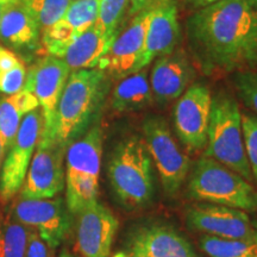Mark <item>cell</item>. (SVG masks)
Masks as SVG:
<instances>
[{
  "mask_svg": "<svg viewBox=\"0 0 257 257\" xmlns=\"http://www.w3.org/2000/svg\"><path fill=\"white\" fill-rule=\"evenodd\" d=\"M187 37L206 73L257 69V0H219L198 10Z\"/></svg>",
  "mask_w": 257,
  "mask_h": 257,
  "instance_id": "6da1fadb",
  "label": "cell"
},
{
  "mask_svg": "<svg viewBox=\"0 0 257 257\" xmlns=\"http://www.w3.org/2000/svg\"><path fill=\"white\" fill-rule=\"evenodd\" d=\"M107 76L98 68L72 70L57 105L59 142L68 147L88 130L107 93Z\"/></svg>",
  "mask_w": 257,
  "mask_h": 257,
  "instance_id": "7a4b0ae2",
  "label": "cell"
},
{
  "mask_svg": "<svg viewBox=\"0 0 257 257\" xmlns=\"http://www.w3.org/2000/svg\"><path fill=\"white\" fill-rule=\"evenodd\" d=\"M205 155L238 173L246 181L252 174L244 147L242 113L236 99L220 92L212 96Z\"/></svg>",
  "mask_w": 257,
  "mask_h": 257,
  "instance_id": "3957f363",
  "label": "cell"
},
{
  "mask_svg": "<svg viewBox=\"0 0 257 257\" xmlns=\"http://www.w3.org/2000/svg\"><path fill=\"white\" fill-rule=\"evenodd\" d=\"M108 179L114 194L125 206H144L152 200V159L142 138L131 136L114 148L108 163Z\"/></svg>",
  "mask_w": 257,
  "mask_h": 257,
  "instance_id": "277c9868",
  "label": "cell"
},
{
  "mask_svg": "<svg viewBox=\"0 0 257 257\" xmlns=\"http://www.w3.org/2000/svg\"><path fill=\"white\" fill-rule=\"evenodd\" d=\"M188 193L202 202L242 211L257 210L252 186L238 173L207 156L200 157L193 167Z\"/></svg>",
  "mask_w": 257,
  "mask_h": 257,
  "instance_id": "5b68a950",
  "label": "cell"
},
{
  "mask_svg": "<svg viewBox=\"0 0 257 257\" xmlns=\"http://www.w3.org/2000/svg\"><path fill=\"white\" fill-rule=\"evenodd\" d=\"M143 142L150 159L155 162L166 193L173 195L181 188L189 172L188 156L180 149L167 121L161 117L144 120Z\"/></svg>",
  "mask_w": 257,
  "mask_h": 257,
  "instance_id": "8992f818",
  "label": "cell"
},
{
  "mask_svg": "<svg viewBox=\"0 0 257 257\" xmlns=\"http://www.w3.org/2000/svg\"><path fill=\"white\" fill-rule=\"evenodd\" d=\"M70 73L68 64L53 55L44 56L27 73L23 89L36 96L43 115V130L40 140L56 138L57 105Z\"/></svg>",
  "mask_w": 257,
  "mask_h": 257,
  "instance_id": "52a82bcc",
  "label": "cell"
},
{
  "mask_svg": "<svg viewBox=\"0 0 257 257\" xmlns=\"http://www.w3.org/2000/svg\"><path fill=\"white\" fill-rule=\"evenodd\" d=\"M42 130L43 115L38 107L23 118L17 136L5 155L0 169V198L3 201L11 200L21 191Z\"/></svg>",
  "mask_w": 257,
  "mask_h": 257,
  "instance_id": "ba28073f",
  "label": "cell"
},
{
  "mask_svg": "<svg viewBox=\"0 0 257 257\" xmlns=\"http://www.w3.org/2000/svg\"><path fill=\"white\" fill-rule=\"evenodd\" d=\"M66 150L67 147L56 138L40 140L21 188V198L51 199L62 191L66 184Z\"/></svg>",
  "mask_w": 257,
  "mask_h": 257,
  "instance_id": "9c48e42d",
  "label": "cell"
},
{
  "mask_svg": "<svg viewBox=\"0 0 257 257\" xmlns=\"http://www.w3.org/2000/svg\"><path fill=\"white\" fill-rule=\"evenodd\" d=\"M12 217L36 231L51 249L62 244L72 227L70 212L61 198H21L15 202Z\"/></svg>",
  "mask_w": 257,
  "mask_h": 257,
  "instance_id": "30bf717a",
  "label": "cell"
},
{
  "mask_svg": "<svg viewBox=\"0 0 257 257\" xmlns=\"http://www.w3.org/2000/svg\"><path fill=\"white\" fill-rule=\"evenodd\" d=\"M212 95L207 86L194 83L176 102L173 119L176 136L191 152H199L207 144Z\"/></svg>",
  "mask_w": 257,
  "mask_h": 257,
  "instance_id": "8fae6325",
  "label": "cell"
},
{
  "mask_svg": "<svg viewBox=\"0 0 257 257\" xmlns=\"http://www.w3.org/2000/svg\"><path fill=\"white\" fill-rule=\"evenodd\" d=\"M186 219L192 230L208 236L227 239L257 236L248 214L238 208L202 202L188 207Z\"/></svg>",
  "mask_w": 257,
  "mask_h": 257,
  "instance_id": "7c38bea8",
  "label": "cell"
},
{
  "mask_svg": "<svg viewBox=\"0 0 257 257\" xmlns=\"http://www.w3.org/2000/svg\"><path fill=\"white\" fill-rule=\"evenodd\" d=\"M153 9L154 5L134 16L130 25L118 34L96 68L114 78H125L133 73L143 54Z\"/></svg>",
  "mask_w": 257,
  "mask_h": 257,
  "instance_id": "4fadbf2b",
  "label": "cell"
},
{
  "mask_svg": "<svg viewBox=\"0 0 257 257\" xmlns=\"http://www.w3.org/2000/svg\"><path fill=\"white\" fill-rule=\"evenodd\" d=\"M76 250L80 257H108L118 219L111 210L95 201L76 214Z\"/></svg>",
  "mask_w": 257,
  "mask_h": 257,
  "instance_id": "5bb4252c",
  "label": "cell"
},
{
  "mask_svg": "<svg viewBox=\"0 0 257 257\" xmlns=\"http://www.w3.org/2000/svg\"><path fill=\"white\" fill-rule=\"evenodd\" d=\"M181 38L178 0H156L148 28L146 46L133 73L146 68L154 60L176 49Z\"/></svg>",
  "mask_w": 257,
  "mask_h": 257,
  "instance_id": "9a60e30c",
  "label": "cell"
},
{
  "mask_svg": "<svg viewBox=\"0 0 257 257\" xmlns=\"http://www.w3.org/2000/svg\"><path fill=\"white\" fill-rule=\"evenodd\" d=\"M100 0H73L59 22L41 35L47 55L61 57L80 35L95 24Z\"/></svg>",
  "mask_w": 257,
  "mask_h": 257,
  "instance_id": "2e32d148",
  "label": "cell"
},
{
  "mask_svg": "<svg viewBox=\"0 0 257 257\" xmlns=\"http://www.w3.org/2000/svg\"><path fill=\"white\" fill-rule=\"evenodd\" d=\"M126 257H198L192 244L174 227L165 224L136 231L127 244Z\"/></svg>",
  "mask_w": 257,
  "mask_h": 257,
  "instance_id": "e0dca14e",
  "label": "cell"
},
{
  "mask_svg": "<svg viewBox=\"0 0 257 257\" xmlns=\"http://www.w3.org/2000/svg\"><path fill=\"white\" fill-rule=\"evenodd\" d=\"M194 76L191 61L182 49L156 59L150 73V87L154 100L161 105L179 99L184 94Z\"/></svg>",
  "mask_w": 257,
  "mask_h": 257,
  "instance_id": "ac0fdd59",
  "label": "cell"
},
{
  "mask_svg": "<svg viewBox=\"0 0 257 257\" xmlns=\"http://www.w3.org/2000/svg\"><path fill=\"white\" fill-rule=\"evenodd\" d=\"M104 133L99 124H94L67 147L66 182L92 180L99 181L102 157Z\"/></svg>",
  "mask_w": 257,
  "mask_h": 257,
  "instance_id": "d6986e66",
  "label": "cell"
},
{
  "mask_svg": "<svg viewBox=\"0 0 257 257\" xmlns=\"http://www.w3.org/2000/svg\"><path fill=\"white\" fill-rule=\"evenodd\" d=\"M0 40L16 49L31 50L40 44V27L24 2L5 8L0 23Z\"/></svg>",
  "mask_w": 257,
  "mask_h": 257,
  "instance_id": "ffe728a7",
  "label": "cell"
},
{
  "mask_svg": "<svg viewBox=\"0 0 257 257\" xmlns=\"http://www.w3.org/2000/svg\"><path fill=\"white\" fill-rule=\"evenodd\" d=\"M117 36L118 35L102 32L93 25L64 50L60 59L68 64L70 70L94 69Z\"/></svg>",
  "mask_w": 257,
  "mask_h": 257,
  "instance_id": "44dd1931",
  "label": "cell"
},
{
  "mask_svg": "<svg viewBox=\"0 0 257 257\" xmlns=\"http://www.w3.org/2000/svg\"><path fill=\"white\" fill-rule=\"evenodd\" d=\"M38 107L37 98L27 89L0 99V140L6 153L17 136L23 118Z\"/></svg>",
  "mask_w": 257,
  "mask_h": 257,
  "instance_id": "7402d4cb",
  "label": "cell"
},
{
  "mask_svg": "<svg viewBox=\"0 0 257 257\" xmlns=\"http://www.w3.org/2000/svg\"><path fill=\"white\" fill-rule=\"evenodd\" d=\"M153 101L149 78L143 69L123 78L111 94V107L119 113L143 110L152 105Z\"/></svg>",
  "mask_w": 257,
  "mask_h": 257,
  "instance_id": "603a6c76",
  "label": "cell"
},
{
  "mask_svg": "<svg viewBox=\"0 0 257 257\" xmlns=\"http://www.w3.org/2000/svg\"><path fill=\"white\" fill-rule=\"evenodd\" d=\"M199 246L210 257H257V236L227 239L202 234Z\"/></svg>",
  "mask_w": 257,
  "mask_h": 257,
  "instance_id": "cb8c5ba5",
  "label": "cell"
},
{
  "mask_svg": "<svg viewBox=\"0 0 257 257\" xmlns=\"http://www.w3.org/2000/svg\"><path fill=\"white\" fill-rule=\"evenodd\" d=\"M32 229L14 217L0 225V257H25Z\"/></svg>",
  "mask_w": 257,
  "mask_h": 257,
  "instance_id": "d4e9b609",
  "label": "cell"
},
{
  "mask_svg": "<svg viewBox=\"0 0 257 257\" xmlns=\"http://www.w3.org/2000/svg\"><path fill=\"white\" fill-rule=\"evenodd\" d=\"M73 0H25V5L36 19L41 35L59 22Z\"/></svg>",
  "mask_w": 257,
  "mask_h": 257,
  "instance_id": "484cf974",
  "label": "cell"
},
{
  "mask_svg": "<svg viewBox=\"0 0 257 257\" xmlns=\"http://www.w3.org/2000/svg\"><path fill=\"white\" fill-rule=\"evenodd\" d=\"M127 6L128 0H100L94 27L106 34L118 35Z\"/></svg>",
  "mask_w": 257,
  "mask_h": 257,
  "instance_id": "4316f807",
  "label": "cell"
},
{
  "mask_svg": "<svg viewBox=\"0 0 257 257\" xmlns=\"http://www.w3.org/2000/svg\"><path fill=\"white\" fill-rule=\"evenodd\" d=\"M232 80L237 94L257 117V69L234 72Z\"/></svg>",
  "mask_w": 257,
  "mask_h": 257,
  "instance_id": "83f0119b",
  "label": "cell"
},
{
  "mask_svg": "<svg viewBox=\"0 0 257 257\" xmlns=\"http://www.w3.org/2000/svg\"><path fill=\"white\" fill-rule=\"evenodd\" d=\"M242 128L244 147L251 174L257 180V117L250 113H242Z\"/></svg>",
  "mask_w": 257,
  "mask_h": 257,
  "instance_id": "f1b7e54d",
  "label": "cell"
},
{
  "mask_svg": "<svg viewBox=\"0 0 257 257\" xmlns=\"http://www.w3.org/2000/svg\"><path fill=\"white\" fill-rule=\"evenodd\" d=\"M27 80V68L21 62L15 68L0 74V93L5 95H12L21 92L24 88Z\"/></svg>",
  "mask_w": 257,
  "mask_h": 257,
  "instance_id": "f546056e",
  "label": "cell"
},
{
  "mask_svg": "<svg viewBox=\"0 0 257 257\" xmlns=\"http://www.w3.org/2000/svg\"><path fill=\"white\" fill-rule=\"evenodd\" d=\"M25 257H50L49 246L41 238L40 234L34 230H32L30 238H29Z\"/></svg>",
  "mask_w": 257,
  "mask_h": 257,
  "instance_id": "4dcf8cb0",
  "label": "cell"
},
{
  "mask_svg": "<svg viewBox=\"0 0 257 257\" xmlns=\"http://www.w3.org/2000/svg\"><path fill=\"white\" fill-rule=\"evenodd\" d=\"M22 61L11 50L0 47V74L15 68Z\"/></svg>",
  "mask_w": 257,
  "mask_h": 257,
  "instance_id": "1f68e13d",
  "label": "cell"
},
{
  "mask_svg": "<svg viewBox=\"0 0 257 257\" xmlns=\"http://www.w3.org/2000/svg\"><path fill=\"white\" fill-rule=\"evenodd\" d=\"M155 3L156 0H128V4H130V15L136 16L141 11H143V10L153 6Z\"/></svg>",
  "mask_w": 257,
  "mask_h": 257,
  "instance_id": "d6a6232c",
  "label": "cell"
},
{
  "mask_svg": "<svg viewBox=\"0 0 257 257\" xmlns=\"http://www.w3.org/2000/svg\"><path fill=\"white\" fill-rule=\"evenodd\" d=\"M219 2V0H188V3L191 4L193 8L195 9H202V8H206L208 5L214 4V3Z\"/></svg>",
  "mask_w": 257,
  "mask_h": 257,
  "instance_id": "836d02e7",
  "label": "cell"
},
{
  "mask_svg": "<svg viewBox=\"0 0 257 257\" xmlns=\"http://www.w3.org/2000/svg\"><path fill=\"white\" fill-rule=\"evenodd\" d=\"M5 155H6V152H5V149H4V146H3L2 140H0V169H2L3 162H4Z\"/></svg>",
  "mask_w": 257,
  "mask_h": 257,
  "instance_id": "e575fe53",
  "label": "cell"
},
{
  "mask_svg": "<svg viewBox=\"0 0 257 257\" xmlns=\"http://www.w3.org/2000/svg\"><path fill=\"white\" fill-rule=\"evenodd\" d=\"M21 2H25V0H0V4L8 6V5L16 4V3H21Z\"/></svg>",
  "mask_w": 257,
  "mask_h": 257,
  "instance_id": "d590c367",
  "label": "cell"
},
{
  "mask_svg": "<svg viewBox=\"0 0 257 257\" xmlns=\"http://www.w3.org/2000/svg\"><path fill=\"white\" fill-rule=\"evenodd\" d=\"M60 257H76V256L73 255L72 252H69L68 250H62L60 253Z\"/></svg>",
  "mask_w": 257,
  "mask_h": 257,
  "instance_id": "8d00e7d4",
  "label": "cell"
},
{
  "mask_svg": "<svg viewBox=\"0 0 257 257\" xmlns=\"http://www.w3.org/2000/svg\"><path fill=\"white\" fill-rule=\"evenodd\" d=\"M5 5H2L0 4V23H2V18H3V15H4V11H5Z\"/></svg>",
  "mask_w": 257,
  "mask_h": 257,
  "instance_id": "74e56055",
  "label": "cell"
},
{
  "mask_svg": "<svg viewBox=\"0 0 257 257\" xmlns=\"http://www.w3.org/2000/svg\"><path fill=\"white\" fill-rule=\"evenodd\" d=\"M112 257H126V256H125V252L119 251V252H115Z\"/></svg>",
  "mask_w": 257,
  "mask_h": 257,
  "instance_id": "f35d334b",
  "label": "cell"
},
{
  "mask_svg": "<svg viewBox=\"0 0 257 257\" xmlns=\"http://www.w3.org/2000/svg\"><path fill=\"white\" fill-rule=\"evenodd\" d=\"M255 201H256V206H257V192H256V194H255Z\"/></svg>",
  "mask_w": 257,
  "mask_h": 257,
  "instance_id": "ab89813d",
  "label": "cell"
},
{
  "mask_svg": "<svg viewBox=\"0 0 257 257\" xmlns=\"http://www.w3.org/2000/svg\"><path fill=\"white\" fill-rule=\"evenodd\" d=\"M256 229H257V225H256Z\"/></svg>",
  "mask_w": 257,
  "mask_h": 257,
  "instance_id": "60d3db41",
  "label": "cell"
}]
</instances>
